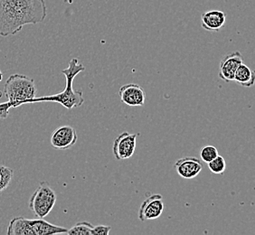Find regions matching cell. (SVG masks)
I'll return each instance as SVG.
<instances>
[{"instance_id":"11","label":"cell","mask_w":255,"mask_h":235,"mask_svg":"<svg viewBox=\"0 0 255 235\" xmlns=\"http://www.w3.org/2000/svg\"><path fill=\"white\" fill-rule=\"evenodd\" d=\"M174 168L177 174L184 179H193L201 173L203 165L196 157H187L178 159Z\"/></svg>"},{"instance_id":"17","label":"cell","mask_w":255,"mask_h":235,"mask_svg":"<svg viewBox=\"0 0 255 235\" xmlns=\"http://www.w3.org/2000/svg\"><path fill=\"white\" fill-rule=\"evenodd\" d=\"M218 155H219V153H218L217 148L211 145L205 146V147H202L201 150H200V157H201L202 160L205 163H209L213 159H215Z\"/></svg>"},{"instance_id":"9","label":"cell","mask_w":255,"mask_h":235,"mask_svg":"<svg viewBox=\"0 0 255 235\" xmlns=\"http://www.w3.org/2000/svg\"><path fill=\"white\" fill-rule=\"evenodd\" d=\"M243 62H244L243 55L238 51L226 54L220 62L219 73H218L219 78L226 83L233 82L236 70L240 64H243Z\"/></svg>"},{"instance_id":"1","label":"cell","mask_w":255,"mask_h":235,"mask_svg":"<svg viewBox=\"0 0 255 235\" xmlns=\"http://www.w3.org/2000/svg\"><path fill=\"white\" fill-rule=\"evenodd\" d=\"M46 15L44 0H0V35L18 34L24 25L42 23Z\"/></svg>"},{"instance_id":"14","label":"cell","mask_w":255,"mask_h":235,"mask_svg":"<svg viewBox=\"0 0 255 235\" xmlns=\"http://www.w3.org/2000/svg\"><path fill=\"white\" fill-rule=\"evenodd\" d=\"M14 172L10 167L0 166V193L5 191L9 186Z\"/></svg>"},{"instance_id":"12","label":"cell","mask_w":255,"mask_h":235,"mask_svg":"<svg viewBox=\"0 0 255 235\" xmlns=\"http://www.w3.org/2000/svg\"><path fill=\"white\" fill-rule=\"evenodd\" d=\"M226 14L220 10H209L201 15L202 27L206 31L217 32L224 27Z\"/></svg>"},{"instance_id":"5","label":"cell","mask_w":255,"mask_h":235,"mask_svg":"<svg viewBox=\"0 0 255 235\" xmlns=\"http://www.w3.org/2000/svg\"><path fill=\"white\" fill-rule=\"evenodd\" d=\"M56 194L47 182H41L30 197V210L37 218H44L53 210L56 203Z\"/></svg>"},{"instance_id":"15","label":"cell","mask_w":255,"mask_h":235,"mask_svg":"<svg viewBox=\"0 0 255 235\" xmlns=\"http://www.w3.org/2000/svg\"><path fill=\"white\" fill-rule=\"evenodd\" d=\"M93 225L88 222H81L73 226L71 229L67 230L69 235H91L93 229Z\"/></svg>"},{"instance_id":"4","label":"cell","mask_w":255,"mask_h":235,"mask_svg":"<svg viewBox=\"0 0 255 235\" xmlns=\"http://www.w3.org/2000/svg\"><path fill=\"white\" fill-rule=\"evenodd\" d=\"M67 234V229L50 224L44 218L26 219L15 217L10 221L6 229L8 235H50Z\"/></svg>"},{"instance_id":"18","label":"cell","mask_w":255,"mask_h":235,"mask_svg":"<svg viewBox=\"0 0 255 235\" xmlns=\"http://www.w3.org/2000/svg\"><path fill=\"white\" fill-rule=\"evenodd\" d=\"M112 230V227L108 226H94L91 235H108Z\"/></svg>"},{"instance_id":"2","label":"cell","mask_w":255,"mask_h":235,"mask_svg":"<svg viewBox=\"0 0 255 235\" xmlns=\"http://www.w3.org/2000/svg\"><path fill=\"white\" fill-rule=\"evenodd\" d=\"M85 67L83 64L79 63L78 59H72L69 62L68 67L62 71V74L65 77V88L62 93H56L49 96H43L31 100L30 103H41V102H51L59 103L67 110L79 108L84 103V93L82 91L74 90V81L80 73L84 72Z\"/></svg>"},{"instance_id":"3","label":"cell","mask_w":255,"mask_h":235,"mask_svg":"<svg viewBox=\"0 0 255 235\" xmlns=\"http://www.w3.org/2000/svg\"><path fill=\"white\" fill-rule=\"evenodd\" d=\"M4 93L7 98L5 103L6 108H17L21 105L28 104L37 93L33 79L23 74H13L6 80Z\"/></svg>"},{"instance_id":"6","label":"cell","mask_w":255,"mask_h":235,"mask_svg":"<svg viewBox=\"0 0 255 235\" xmlns=\"http://www.w3.org/2000/svg\"><path fill=\"white\" fill-rule=\"evenodd\" d=\"M139 133L130 134L123 132L115 138L113 143V152L118 160H125L132 157L136 150L137 137Z\"/></svg>"},{"instance_id":"8","label":"cell","mask_w":255,"mask_h":235,"mask_svg":"<svg viewBox=\"0 0 255 235\" xmlns=\"http://www.w3.org/2000/svg\"><path fill=\"white\" fill-rule=\"evenodd\" d=\"M77 133L74 127L72 126H62L57 127L52 133L50 142L52 147L58 150H66L77 142Z\"/></svg>"},{"instance_id":"13","label":"cell","mask_w":255,"mask_h":235,"mask_svg":"<svg viewBox=\"0 0 255 235\" xmlns=\"http://www.w3.org/2000/svg\"><path fill=\"white\" fill-rule=\"evenodd\" d=\"M255 72L246 64H240L236 70L234 82L243 87H252L255 84Z\"/></svg>"},{"instance_id":"7","label":"cell","mask_w":255,"mask_h":235,"mask_svg":"<svg viewBox=\"0 0 255 235\" xmlns=\"http://www.w3.org/2000/svg\"><path fill=\"white\" fill-rule=\"evenodd\" d=\"M164 211L163 196L159 194H154L147 196L142 202L138 209V219L141 222L157 219L161 216Z\"/></svg>"},{"instance_id":"20","label":"cell","mask_w":255,"mask_h":235,"mask_svg":"<svg viewBox=\"0 0 255 235\" xmlns=\"http://www.w3.org/2000/svg\"><path fill=\"white\" fill-rule=\"evenodd\" d=\"M2 80V74H1V72H0V81Z\"/></svg>"},{"instance_id":"16","label":"cell","mask_w":255,"mask_h":235,"mask_svg":"<svg viewBox=\"0 0 255 235\" xmlns=\"http://www.w3.org/2000/svg\"><path fill=\"white\" fill-rule=\"evenodd\" d=\"M207 164H208V167H209L210 171L216 175L224 174L226 170V159L220 155H218L215 159H213L212 161Z\"/></svg>"},{"instance_id":"10","label":"cell","mask_w":255,"mask_h":235,"mask_svg":"<svg viewBox=\"0 0 255 235\" xmlns=\"http://www.w3.org/2000/svg\"><path fill=\"white\" fill-rule=\"evenodd\" d=\"M119 96L124 104L130 107L143 106L146 101V93L142 87L135 84L123 85L119 91Z\"/></svg>"},{"instance_id":"19","label":"cell","mask_w":255,"mask_h":235,"mask_svg":"<svg viewBox=\"0 0 255 235\" xmlns=\"http://www.w3.org/2000/svg\"><path fill=\"white\" fill-rule=\"evenodd\" d=\"M9 110L6 108L5 103H0V119H5L8 117Z\"/></svg>"}]
</instances>
